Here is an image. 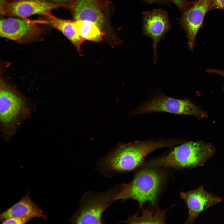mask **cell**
<instances>
[{"instance_id": "cell-1", "label": "cell", "mask_w": 224, "mask_h": 224, "mask_svg": "<svg viewBox=\"0 0 224 224\" xmlns=\"http://www.w3.org/2000/svg\"><path fill=\"white\" fill-rule=\"evenodd\" d=\"M180 143L179 140L172 139L137 141L122 144L104 157L99 167L107 176L138 170L142 166L145 158L151 153Z\"/></svg>"}, {"instance_id": "cell-2", "label": "cell", "mask_w": 224, "mask_h": 224, "mask_svg": "<svg viewBox=\"0 0 224 224\" xmlns=\"http://www.w3.org/2000/svg\"><path fill=\"white\" fill-rule=\"evenodd\" d=\"M162 168L152 167L138 170L130 182L121 184L117 201L135 200L138 202L140 208L147 203L156 206L167 178L166 173Z\"/></svg>"}, {"instance_id": "cell-3", "label": "cell", "mask_w": 224, "mask_h": 224, "mask_svg": "<svg viewBox=\"0 0 224 224\" xmlns=\"http://www.w3.org/2000/svg\"><path fill=\"white\" fill-rule=\"evenodd\" d=\"M215 152L214 147L209 143L190 142L175 147L163 156L145 162L143 167L185 170L203 166Z\"/></svg>"}, {"instance_id": "cell-4", "label": "cell", "mask_w": 224, "mask_h": 224, "mask_svg": "<svg viewBox=\"0 0 224 224\" xmlns=\"http://www.w3.org/2000/svg\"><path fill=\"white\" fill-rule=\"evenodd\" d=\"M35 110L36 107L18 94L5 87L1 88L0 127L3 139L9 141Z\"/></svg>"}, {"instance_id": "cell-5", "label": "cell", "mask_w": 224, "mask_h": 224, "mask_svg": "<svg viewBox=\"0 0 224 224\" xmlns=\"http://www.w3.org/2000/svg\"><path fill=\"white\" fill-rule=\"evenodd\" d=\"M121 184H117L104 192L88 191L83 195L79 207L70 221L74 224H101L102 215L116 198Z\"/></svg>"}, {"instance_id": "cell-6", "label": "cell", "mask_w": 224, "mask_h": 224, "mask_svg": "<svg viewBox=\"0 0 224 224\" xmlns=\"http://www.w3.org/2000/svg\"><path fill=\"white\" fill-rule=\"evenodd\" d=\"M166 112L195 116L199 119L207 114L188 99H179L160 95L146 102L133 111L134 115L152 112Z\"/></svg>"}, {"instance_id": "cell-7", "label": "cell", "mask_w": 224, "mask_h": 224, "mask_svg": "<svg viewBox=\"0 0 224 224\" xmlns=\"http://www.w3.org/2000/svg\"><path fill=\"white\" fill-rule=\"evenodd\" d=\"M62 7H66L65 4L46 0H12L3 2L1 12L5 15L26 18L35 14L46 15L52 10Z\"/></svg>"}, {"instance_id": "cell-8", "label": "cell", "mask_w": 224, "mask_h": 224, "mask_svg": "<svg viewBox=\"0 0 224 224\" xmlns=\"http://www.w3.org/2000/svg\"><path fill=\"white\" fill-rule=\"evenodd\" d=\"M180 196L188 210V216L184 223L187 224H193L203 212L222 201L220 197L206 191L202 185L193 190L182 191Z\"/></svg>"}, {"instance_id": "cell-9", "label": "cell", "mask_w": 224, "mask_h": 224, "mask_svg": "<svg viewBox=\"0 0 224 224\" xmlns=\"http://www.w3.org/2000/svg\"><path fill=\"white\" fill-rule=\"evenodd\" d=\"M142 13L143 34L152 40L155 63L157 58L158 43L171 28L168 15L166 11L161 9H154Z\"/></svg>"}, {"instance_id": "cell-10", "label": "cell", "mask_w": 224, "mask_h": 224, "mask_svg": "<svg viewBox=\"0 0 224 224\" xmlns=\"http://www.w3.org/2000/svg\"><path fill=\"white\" fill-rule=\"evenodd\" d=\"M42 24L44 25L42 19L12 18L3 19L0 22V35L12 40H22L40 34L42 29L40 25Z\"/></svg>"}, {"instance_id": "cell-11", "label": "cell", "mask_w": 224, "mask_h": 224, "mask_svg": "<svg viewBox=\"0 0 224 224\" xmlns=\"http://www.w3.org/2000/svg\"><path fill=\"white\" fill-rule=\"evenodd\" d=\"M211 0H198L187 11L182 14L179 21L182 28L184 31L190 50L195 45V39L201 26Z\"/></svg>"}, {"instance_id": "cell-12", "label": "cell", "mask_w": 224, "mask_h": 224, "mask_svg": "<svg viewBox=\"0 0 224 224\" xmlns=\"http://www.w3.org/2000/svg\"><path fill=\"white\" fill-rule=\"evenodd\" d=\"M106 0H75L68 4L72 10L74 20L92 22L102 30L107 5Z\"/></svg>"}, {"instance_id": "cell-13", "label": "cell", "mask_w": 224, "mask_h": 224, "mask_svg": "<svg viewBox=\"0 0 224 224\" xmlns=\"http://www.w3.org/2000/svg\"><path fill=\"white\" fill-rule=\"evenodd\" d=\"M27 217L33 218L39 217L44 220L47 216L44 211L31 200L28 192L20 200L0 214L2 221L12 217Z\"/></svg>"}, {"instance_id": "cell-14", "label": "cell", "mask_w": 224, "mask_h": 224, "mask_svg": "<svg viewBox=\"0 0 224 224\" xmlns=\"http://www.w3.org/2000/svg\"><path fill=\"white\" fill-rule=\"evenodd\" d=\"M43 16L45 24L49 25L62 32L73 44L81 54V46L84 41L79 35L75 21L60 18L51 13Z\"/></svg>"}, {"instance_id": "cell-15", "label": "cell", "mask_w": 224, "mask_h": 224, "mask_svg": "<svg viewBox=\"0 0 224 224\" xmlns=\"http://www.w3.org/2000/svg\"><path fill=\"white\" fill-rule=\"evenodd\" d=\"M152 206L149 204L146 208L143 207L141 213L138 212L135 215L130 216L122 222L132 224H164L165 223L166 214L169 208L162 210L159 208H152Z\"/></svg>"}, {"instance_id": "cell-16", "label": "cell", "mask_w": 224, "mask_h": 224, "mask_svg": "<svg viewBox=\"0 0 224 224\" xmlns=\"http://www.w3.org/2000/svg\"><path fill=\"white\" fill-rule=\"evenodd\" d=\"M75 21L79 35L84 41L98 42L102 40L104 33L96 24L88 21Z\"/></svg>"}, {"instance_id": "cell-17", "label": "cell", "mask_w": 224, "mask_h": 224, "mask_svg": "<svg viewBox=\"0 0 224 224\" xmlns=\"http://www.w3.org/2000/svg\"><path fill=\"white\" fill-rule=\"evenodd\" d=\"M178 8L181 13L188 10L194 4V2L186 0H170Z\"/></svg>"}, {"instance_id": "cell-18", "label": "cell", "mask_w": 224, "mask_h": 224, "mask_svg": "<svg viewBox=\"0 0 224 224\" xmlns=\"http://www.w3.org/2000/svg\"><path fill=\"white\" fill-rule=\"evenodd\" d=\"M32 218L27 217H16L9 218L2 221V223L5 224H25Z\"/></svg>"}, {"instance_id": "cell-19", "label": "cell", "mask_w": 224, "mask_h": 224, "mask_svg": "<svg viewBox=\"0 0 224 224\" xmlns=\"http://www.w3.org/2000/svg\"><path fill=\"white\" fill-rule=\"evenodd\" d=\"M216 9L224 10V0H211L208 12Z\"/></svg>"}, {"instance_id": "cell-20", "label": "cell", "mask_w": 224, "mask_h": 224, "mask_svg": "<svg viewBox=\"0 0 224 224\" xmlns=\"http://www.w3.org/2000/svg\"><path fill=\"white\" fill-rule=\"evenodd\" d=\"M150 4L156 3L161 5H169L172 2L170 0H142Z\"/></svg>"}, {"instance_id": "cell-21", "label": "cell", "mask_w": 224, "mask_h": 224, "mask_svg": "<svg viewBox=\"0 0 224 224\" xmlns=\"http://www.w3.org/2000/svg\"><path fill=\"white\" fill-rule=\"evenodd\" d=\"M206 71L207 73H215L224 77V70L208 68L207 69Z\"/></svg>"}, {"instance_id": "cell-22", "label": "cell", "mask_w": 224, "mask_h": 224, "mask_svg": "<svg viewBox=\"0 0 224 224\" xmlns=\"http://www.w3.org/2000/svg\"><path fill=\"white\" fill-rule=\"evenodd\" d=\"M49 2H53L55 3L64 4H66L65 2L68 1V0H46Z\"/></svg>"}, {"instance_id": "cell-23", "label": "cell", "mask_w": 224, "mask_h": 224, "mask_svg": "<svg viewBox=\"0 0 224 224\" xmlns=\"http://www.w3.org/2000/svg\"><path fill=\"white\" fill-rule=\"evenodd\" d=\"M223 90H224V85H223Z\"/></svg>"}]
</instances>
